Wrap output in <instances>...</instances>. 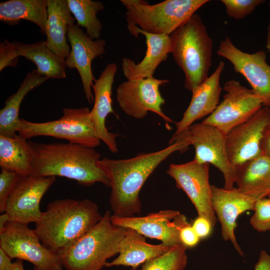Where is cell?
<instances>
[{"instance_id": "6da1fadb", "label": "cell", "mask_w": 270, "mask_h": 270, "mask_svg": "<svg viewBox=\"0 0 270 270\" xmlns=\"http://www.w3.org/2000/svg\"><path fill=\"white\" fill-rule=\"evenodd\" d=\"M190 145L186 138L180 136L174 143L160 150L139 154L126 159H100L97 165L110 180L109 202L114 214L126 217L140 213L139 194L146 180L172 154L184 152Z\"/></svg>"}, {"instance_id": "7a4b0ae2", "label": "cell", "mask_w": 270, "mask_h": 270, "mask_svg": "<svg viewBox=\"0 0 270 270\" xmlns=\"http://www.w3.org/2000/svg\"><path fill=\"white\" fill-rule=\"evenodd\" d=\"M28 143L32 158L31 176H62L86 186L100 182L110 188L108 178L97 165L101 155L94 148L70 142Z\"/></svg>"}, {"instance_id": "3957f363", "label": "cell", "mask_w": 270, "mask_h": 270, "mask_svg": "<svg viewBox=\"0 0 270 270\" xmlns=\"http://www.w3.org/2000/svg\"><path fill=\"white\" fill-rule=\"evenodd\" d=\"M102 218L98 206L90 200L59 199L48 204L34 230L45 247L58 254Z\"/></svg>"}, {"instance_id": "277c9868", "label": "cell", "mask_w": 270, "mask_h": 270, "mask_svg": "<svg viewBox=\"0 0 270 270\" xmlns=\"http://www.w3.org/2000/svg\"><path fill=\"white\" fill-rule=\"evenodd\" d=\"M170 36L171 53L184 74V86L192 92L208 78L212 64V40L197 14L192 15Z\"/></svg>"}, {"instance_id": "5b68a950", "label": "cell", "mask_w": 270, "mask_h": 270, "mask_svg": "<svg viewBox=\"0 0 270 270\" xmlns=\"http://www.w3.org/2000/svg\"><path fill=\"white\" fill-rule=\"evenodd\" d=\"M107 210L88 232L58 253L66 270H101L119 253L126 228L114 225Z\"/></svg>"}, {"instance_id": "8992f818", "label": "cell", "mask_w": 270, "mask_h": 270, "mask_svg": "<svg viewBox=\"0 0 270 270\" xmlns=\"http://www.w3.org/2000/svg\"><path fill=\"white\" fill-rule=\"evenodd\" d=\"M126 9L127 26H138L155 34L170 36L208 0H166L149 4L142 0H120Z\"/></svg>"}, {"instance_id": "52a82bcc", "label": "cell", "mask_w": 270, "mask_h": 270, "mask_svg": "<svg viewBox=\"0 0 270 270\" xmlns=\"http://www.w3.org/2000/svg\"><path fill=\"white\" fill-rule=\"evenodd\" d=\"M88 107L64 108L59 119L34 122L20 118L16 127L18 134L27 140L38 136H49L67 140L68 142L94 148L100 144Z\"/></svg>"}, {"instance_id": "ba28073f", "label": "cell", "mask_w": 270, "mask_h": 270, "mask_svg": "<svg viewBox=\"0 0 270 270\" xmlns=\"http://www.w3.org/2000/svg\"><path fill=\"white\" fill-rule=\"evenodd\" d=\"M34 230L9 221L0 233V248L12 259L25 260L38 270H63L60 256L45 247Z\"/></svg>"}, {"instance_id": "9c48e42d", "label": "cell", "mask_w": 270, "mask_h": 270, "mask_svg": "<svg viewBox=\"0 0 270 270\" xmlns=\"http://www.w3.org/2000/svg\"><path fill=\"white\" fill-rule=\"evenodd\" d=\"M224 90L226 94L222 100L202 122L214 126L226 134L251 118L262 108V102L252 89L238 80L226 82Z\"/></svg>"}, {"instance_id": "30bf717a", "label": "cell", "mask_w": 270, "mask_h": 270, "mask_svg": "<svg viewBox=\"0 0 270 270\" xmlns=\"http://www.w3.org/2000/svg\"><path fill=\"white\" fill-rule=\"evenodd\" d=\"M180 136L186 138L194 146V160L211 164L217 168L223 174L224 188L234 187L236 168L230 163L227 157L226 134L214 126L200 122L193 124Z\"/></svg>"}, {"instance_id": "8fae6325", "label": "cell", "mask_w": 270, "mask_h": 270, "mask_svg": "<svg viewBox=\"0 0 270 270\" xmlns=\"http://www.w3.org/2000/svg\"><path fill=\"white\" fill-rule=\"evenodd\" d=\"M169 82L168 80H160L154 76L146 78L128 80L120 84L116 89V99L120 107L128 116L142 119L151 111L160 116L166 123L172 120L162 111L161 106L165 100L160 87Z\"/></svg>"}, {"instance_id": "7c38bea8", "label": "cell", "mask_w": 270, "mask_h": 270, "mask_svg": "<svg viewBox=\"0 0 270 270\" xmlns=\"http://www.w3.org/2000/svg\"><path fill=\"white\" fill-rule=\"evenodd\" d=\"M210 164L195 160L181 164H171L166 174L176 182L194 205L198 216L208 219L214 226L217 217L212 204V188L209 182Z\"/></svg>"}, {"instance_id": "4fadbf2b", "label": "cell", "mask_w": 270, "mask_h": 270, "mask_svg": "<svg viewBox=\"0 0 270 270\" xmlns=\"http://www.w3.org/2000/svg\"><path fill=\"white\" fill-rule=\"evenodd\" d=\"M116 226L133 229L145 237L161 241L164 246L172 247L180 243L181 229L189 224L186 217L178 210H161L142 216H110Z\"/></svg>"}, {"instance_id": "5bb4252c", "label": "cell", "mask_w": 270, "mask_h": 270, "mask_svg": "<svg viewBox=\"0 0 270 270\" xmlns=\"http://www.w3.org/2000/svg\"><path fill=\"white\" fill-rule=\"evenodd\" d=\"M270 124V108L263 106L243 124L226 134V148L230 163L236 168L262 154L264 132Z\"/></svg>"}, {"instance_id": "9a60e30c", "label": "cell", "mask_w": 270, "mask_h": 270, "mask_svg": "<svg viewBox=\"0 0 270 270\" xmlns=\"http://www.w3.org/2000/svg\"><path fill=\"white\" fill-rule=\"evenodd\" d=\"M217 54L229 60L234 71L246 79L252 89L261 98L262 106L270 108V65L266 62L265 52H244L226 36L220 42Z\"/></svg>"}, {"instance_id": "2e32d148", "label": "cell", "mask_w": 270, "mask_h": 270, "mask_svg": "<svg viewBox=\"0 0 270 270\" xmlns=\"http://www.w3.org/2000/svg\"><path fill=\"white\" fill-rule=\"evenodd\" d=\"M56 180L54 176H22L6 204L5 212L8 215L10 221L26 224L36 223L42 214L40 202Z\"/></svg>"}, {"instance_id": "e0dca14e", "label": "cell", "mask_w": 270, "mask_h": 270, "mask_svg": "<svg viewBox=\"0 0 270 270\" xmlns=\"http://www.w3.org/2000/svg\"><path fill=\"white\" fill-rule=\"evenodd\" d=\"M67 37L71 50L66 59V67L78 71L86 98L91 104L94 102L92 88L96 80L92 72V62L104 54L106 42L103 39L92 40L77 24L68 26Z\"/></svg>"}, {"instance_id": "ac0fdd59", "label": "cell", "mask_w": 270, "mask_h": 270, "mask_svg": "<svg viewBox=\"0 0 270 270\" xmlns=\"http://www.w3.org/2000/svg\"><path fill=\"white\" fill-rule=\"evenodd\" d=\"M213 210L221 224L222 236L224 240L230 241L240 255L244 252L234 234L236 220L242 214L254 210L256 201L241 192L236 188H220L211 185Z\"/></svg>"}, {"instance_id": "d6986e66", "label": "cell", "mask_w": 270, "mask_h": 270, "mask_svg": "<svg viewBox=\"0 0 270 270\" xmlns=\"http://www.w3.org/2000/svg\"><path fill=\"white\" fill-rule=\"evenodd\" d=\"M224 65L220 61L212 75L192 90V98L181 120L175 122L176 129L169 141L170 144L174 143L195 121L210 115L216 109L222 90L220 76Z\"/></svg>"}, {"instance_id": "ffe728a7", "label": "cell", "mask_w": 270, "mask_h": 270, "mask_svg": "<svg viewBox=\"0 0 270 270\" xmlns=\"http://www.w3.org/2000/svg\"><path fill=\"white\" fill-rule=\"evenodd\" d=\"M117 72L116 63L108 64L100 78L94 80L92 88L94 92V105L90 116L96 133L100 140L112 153L118 152L116 138L118 134L110 132L106 126V120L110 113H114L112 108V86Z\"/></svg>"}, {"instance_id": "44dd1931", "label": "cell", "mask_w": 270, "mask_h": 270, "mask_svg": "<svg viewBox=\"0 0 270 270\" xmlns=\"http://www.w3.org/2000/svg\"><path fill=\"white\" fill-rule=\"evenodd\" d=\"M130 33L136 38L143 34L146 40L147 50L142 60L136 64L132 60L122 59V70L128 80L146 78L154 76L160 64L166 60L168 54L172 52V43L170 36L155 34L145 32L137 26H127Z\"/></svg>"}, {"instance_id": "7402d4cb", "label": "cell", "mask_w": 270, "mask_h": 270, "mask_svg": "<svg viewBox=\"0 0 270 270\" xmlns=\"http://www.w3.org/2000/svg\"><path fill=\"white\" fill-rule=\"evenodd\" d=\"M171 248L162 243L158 244L148 243L144 236L133 229L126 228L120 243L118 256L107 262L104 267L124 266L136 269L146 262L166 252Z\"/></svg>"}, {"instance_id": "603a6c76", "label": "cell", "mask_w": 270, "mask_h": 270, "mask_svg": "<svg viewBox=\"0 0 270 270\" xmlns=\"http://www.w3.org/2000/svg\"><path fill=\"white\" fill-rule=\"evenodd\" d=\"M47 9L46 42L51 50L66 60L71 50L67 42L68 27L75 24L76 19L67 0H48Z\"/></svg>"}, {"instance_id": "cb8c5ba5", "label": "cell", "mask_w": 270, "mask_h": 270, "mask_svg": "<svg viewBox=\"0 0 270 270\" xmlns=\"http://www.w3.org/2000/svg\"><path fill=\"white\" fill-rule=\"evenodd\" d=\"M236 168L235 183L241 192L256 201L270 196V158L261 154Z\"/></svg>"}, {"instance_id": "d4e9b609", "label": "cell", "mask_w": 270, "mask_h": 270, "mask_svg": "<svg viewBox=\"0 0 270 270\" xmlns=\"http://www.w3.org/2000/svg\"><path fill=\"white\" fill-rule=\"evenodd\" d=\"M18 56H22L34 63L38 72L49 78H62L66 76V60L56 54L48 46L46 41L26 44L12 42Z\"/></svg>"}, {"instance_id": "484cf974", "label": "cell", "mask_w": 270, "mask_h": 270, "mask_svg": "<svg viewBox=\"0 0 270 270\" xmlns=\"http://www.w3.org/2000/svg\"><path fill=\"white\" fill-rule=\"evenodd\" d=\"M48 79L36 70L26 74L16 92L6 100L4 106L0 110V135L14 138L18 134L16 127L20 120L19 110L23 100L29 92Z\"/></svg>"}, {"instance_id": "4316f807", "label": "cell", "mask_w": 270, "mask_h": 270, "mask_svg": "<svg viewBox=\"0 0 270 270\" xmlns=\"http://www.w3.org/2000/svg\"><path fill=\"white\" fill-rule=\"evenodd\" d=\"M48 0H10L0 3V20L10 26L18 24L21 20L38 25L46 34L48 20Z\"/></svg>"}, {"instance_id": "83f0119b", "label": "cell", "mask_w": 270, "mask_h": 270, "mask_svg": "<svg viewBox=\"0 0 270 270\" xmlns=\"http://www.w3.org/2000/svg\"><path fill=\"white\" fill-rule=\"evenodd\" d=\"M31 148L26 140L18 134L14 138L0 135L1 168L16 172L22 176L32 173Z\"/></svg>"}, {"instance_id": "f1b7e54d", "label": "cell", "mask_w": 270, "mask_h": 270, "mask_svg": "<svg viewBox=\"0 0 270 270\" xmlns=\"http://www.w3.org/2000/svg\"><path fill=\"white\" fill-rule=\"evenodd\" d=\"M67 2L77 24L86 29V34L92 40L98 39L102 24L96 14L105 8L104 4L100 1L92 0H67Z\"/></svg>"}, {"instance_id": "f546056e", "label": "cell", "mask_w": 270, "mask_h": 270, "mask_svg": "<svg viewBox=\"0 0 270 270\" xmlns=\"http://www.w3.org/2000/svg\"><path fill=\"white\" fill-rule=\"evenodd\" d=\"M187 248L182 244L172 246L164 254L146 262L140 270H184L188 263Z\"/></svg>"}, {"instance_id": "4dcf8cb0", "label": "cell", "mask_w": 270, "mask_h": 270, "mask_svg": "<svg viewBox=\"0 0 270 270\" xmlns=\"http://www.w3.org/2000/svg\"><path fill=\"white\" fill-rule=\"evenodd\" d=\"M250 224L258 232L270 230V197L258 200L256 202Z\"/></svg>"}, {"instance_id": "1f68e13d", "label": "cell", "mask_w": 270, "mask_h": 270, "mask_svg": "<svg viewBox=\"0 0 270 270\" xmlns=\"http://www.w3.org/2000/svg\"><path fill=\"white\" fill-rule=\"evenodd\" d=\"M228 16L238 20L250 14L264 0H222Z\"/></svg>"}, {"instance_id": "d6a6232c", "label": "cell", "mask_w": 270, "mask_h": 270, "mask_svg": "<svg viewBox=\"0 0 270 270\" xmlns=\"http://www.w3.org/2000/svg\"><path fill=\"white\" fill-rule=\"evenodd\" d=\"M22 176L18 173L1 168L0 174V212H5L6 204Z\"/></svg>"}, {"instance_id": "836d02e7", "label": "cell", "mask_w": 270, "mask_h": 270, "mask_svg": "<svg viewBox=\"0 0 270 270\" xmlns=\"http://www.w3.org/2000/svg\"><path fill=\"white\" fill-rule=\"evenodd\" d=\"M18 62V56L12 42L4 40L0 44V71L5 68L16 67Z\"/></svg>"}, {"instance_id": "e575fe53", "label": "cell", "mask_w": 270, "mask_h": 270, "mask_svg": "<svg viewBox=\"0 0 270 270\" xmlns=\"http://www.w3.org/2000/svg\"><path fill=\"white\" fill-rule=\"evenodd\" d=\"M180 239V243L187 248L196 246L200 240L190 223L181 229Z\"/></svg>"}, {"instance_id": "d590c367", "label": "cell", "mask_w": 270, "mask_h": 270, "mask_svg": "<svg viewBox=\"0 0 270 270\" xmlns=\"http://www.w3.org/2000/svg\"><path fill=\"white\" fill-rule=\"evenodd\" d=\"M192 226L200 239L208 237L214 227L208 219L201 216H198L194 220Z\"/></svg>"}, {"instance_id": "8d00e7d4", "label": "cell", "mask_w": 270, "mask_h": 270, "mask_svg": "<svg viewBox=\"0 0 270 270\" xmlns=\"http://www.w3.org/2000/svg\"><path fill=\"white\" fill-rule=\"evenodd\" d=\"M254 270H270V254L265 250L260 252Z\"/></svg>"}, {"instance_id": "74e56055", "label": "cell", "mask_w": 270, "mask_h": 270, "mask_svg": "<svg viewBox=\"0 0 270 270\" xmlns=\"http://www.w3.org/2000/svg\"><path fill=\"white\" fill-rule=\"evenodd\" d=\"M262 154L270 158V124L266 128L261 143Z\"/></svg>"}, {"instance_id": "f35d334b", "label": "cell", "mask_w": 270, "mask_h": 270, "mask_svg": "<svg viewBox=\"0 0 270 270\" xmlns=\"http://www.w3.org/2000/svg\"><path fill=\"white\" fill-rule=\"evenodd\" d=\"M12 259L0 248V270H12Z\"/></svg>"}, {"instance_id": "ab89813d", "label": "cell", "mask_w": 270, "mask_h": 270, "mask_svg": "<svg viewBox=\"0 0 270 270\" xmlns=\"http://www.w3.org/2000/svg\"><path fill=\"white\" fill-rule=\"evenodd\" d=\"M9 221L8 215L6 212H4L0 216V233L4 230Z\"/></svg>"}, {"instance_id": "60d3db41", "label": "cell", "mask_w": 270, "mask_h": 270, "mask_svg": "<svg viewBox=\"0 0 270 270\" xmlns=\"http://www.w3.org/2000/svg\"><path fill=\"white\" fill-rule=\"evenodd\" d=\"M13 264L12 270H24L22 260H17ZM33 270H38V269L34 267Z\"/></svg>"}, {"instance_id": "b9f144b4", "label": "cell", "mask_w": 270, "mask_h": 270, "mask_svg": "<svg viewBox=\"0 0 270 270\" xmlns=\"http://www.w3.org/2000/svg\"><path fill=\"white\" fill-rule=\"evenodd\" d=\"M266 48L270 53V20L268 26L266 42Z\"/></svg>"}, {"instance_id": "7bdbcfd3", "label": "cell", "mask_w": 270, "mask_h": 270, "mask_svg": "<svg viewBox=\"0 0 270 270\" xmlns=\"http://www.w3.org/2000/svg\"><path fill=\"white\" fill-rule=\"evenodd\" d=\"M268 6H269V8H270V1L269 2H268Z\"/></svg>"}, {"instance_id": "ee69618b", "label": "cell", "mask_w": 270, "mask_h": 270, "mask_svg": "<svg viewBox=\"0 0 270 270\" xmlns=\"http://www.w3.org/2000/svg\"><path fill=\"white\" fill-rule=\"evenodd\" d=\"M269 197H270V196Z\"/></svg>"}, {"instance_id": "f6af8a7d", "label": "cell", "mask_w": 270, "mask_h": 270, "mask_svg": "<svg viewBox=\"0 0 270 270\" xmlns=\"http://www.w3.org/2000/svg\"></svg>"}]
</instances>
